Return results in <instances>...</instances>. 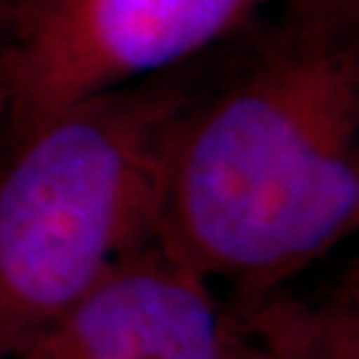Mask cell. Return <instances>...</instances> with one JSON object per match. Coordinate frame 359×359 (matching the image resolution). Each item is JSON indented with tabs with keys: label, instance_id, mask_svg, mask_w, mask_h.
Here are the masks:
<instances>
[{
	"label": "cell",
	"instance_id": "5b68a950",
	"mask_svg": "<svg viewBox=\"0 0 359 359\" xmlns=\"http://www.w3.org/2000/svg\"><path fill=\"white\" fill-rule=\"evenodd\" d=\"M6 149V99H3V88H0V154Z\"/></svg>",
	"mask_w": 359,
	"mask_h": 359
},
{
	"label": "cell",
	"instance_id": "8992f818",
	"mask_svg": "<svg viewBox=\"0 0 359 359\" xmlns=\"http://www.w3.org/2000/svg\"><path fill=\"white\" fill-rule=\"evenodd\" d=\"M6 13H8V0H0V40L6 32Z\"/></svg>",
	"mask_w": 359,
	"mask_h": 359
},
{
	"label": "cell",
	"instance_id": "3957f363",
	"mask_svg": "<svg viewBox=\"0 0 359 359\" xmlns=\"http://www.w3.org/2000/svg\"><path fill=\"white\" fill-rule=\"evenodd\" d=\"M285 0H8L6 147L109 90L189 67Z\"/></svg>",
	"mask_w": 359,
	"mask_h": 359
},
{
	"label": "cell",
	"instance_id": "7a4b0ae2",
	"mask_svg": "<svg viewBox=\"0 0 359 359\" xmlns=\"http://www.w3.org/2000/svg\"><path fill=\"white\" fill-rule=\"evenodd\" d=\"M192 67V65H189ZM189 67L80 102L0 154V359L154 248Z\"/></svg>",
	"mask_w": 359,
	"mask_h": 359
},
{
	"label": "cell",
	"instance_id": "277c9868",
	"mask_svg": "<svg viewBox=\"0 0 359 359\" xmlns=\"http://www.w3.org/2000/svg\"><path fill=\"white\" fill-rule=\"evenodd\" d=\"M224 314L213 285L154 245L6 359H221Z\"/></svg>",
	"mask_w": 359,
	"mask_h": 359
},
{
	"label": "cell",
	"instance_id": "6da1fadb",
	"mask_svg": "<svg viewBox=\"0 0 359 359\" xmlns=\"http://www.w3.org/2000/svg\"><path fill=\"white\" fill-rule=\"evenodd\" d=\"M237 72L203 86L168 154L157 250L243 301L359 221V0H285Z\"/></svg>",
	"mask_w": 359,
	"mask_h": 359
}]
</instances>
